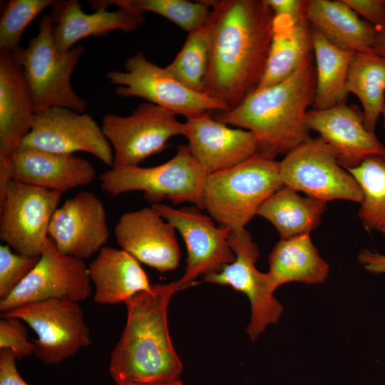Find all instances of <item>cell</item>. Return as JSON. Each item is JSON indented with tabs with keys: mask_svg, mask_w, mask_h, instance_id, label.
Here are the masks:
<instances>
[{
	"mask_svg": "<svg viewBox=\"0 0 385 385\" xmlns=\"http://www.w3.org/2000/svg\"><path fill=\"white\" fill-rule=\"evenodd\" d=\"M273 21L265 0L212 1L204 93L231 109L257 88L269 55Z\"/></svg>",
	"mask_w": 385,
	"mask_h": 385,
	"instance_id": "obj_1",
	"label": "cell"
},
{
	"mask_svg": "<svg viewBox=\"0 0 385 385\" xmlns=\"http://www.w3.org/2000/svg\"><path fill=\"white\" fill-rule=\"evenodd\" d=\"M178 291L177 281L158 283L125 302V325L109 363L111 376L117 385L178 379L183 365L168 324V305Z\"/></svg>",
	"mask_w": 385,
	"mask_h": 385,
	"instance_id": "obj_2",
	"label": "cell"
},
{
	"mask_svg": "<svg viewBox=\"0 0 385 385\" xmlns=\"http://www.w3.org/2000/svg\"><path fill=\"white\" fill-rule=\"evenodd\" d=\"M316 72L313 53L286 79L256 88L237 106L215 118L252 132L258 153L275 158L286 155L309 138L307 108L314 103Z\"/></svg>",
	"mask_w": 385,
	"mask_h": 385,
	"instance_id": "obj_3",
	"label": "cell"
},
{
	"mask_svg": "<svg viewBox=\"0 0 385 385\" xmlns=\"http://www.w3.org/2000/svg\"><path fill=\"white\" fill-rule=\"evenodd\" d=\"M283 186L279 162L257 153L238 165L205 176L203 210L220 226L244 228Z\"/></svg>",
	"mask_w": 385,
	"mask_h": 385,
	"instance_id": "obj_4",
	"label": "cell"
},
{
	"mask_svg": "<svg viewBox=\"0 0 385 385\" xmlns=\"http://www.w3.org/2000/svg\"><path fill=\"white\" fill-rule=\"evenodd\" d=\"M53 30L52 16H43L39 21L38 34L30 40L28 46H19L11 53L22 69L36 113L52 107L84 113L87 102L71 86V76L84 53V47L79 44L65 53L58 51Z\"/></svg>",
	"mask_w": 385,
	"mask_h": 385,
	"instance_id": "obj_5",
	"label": "cell"
},
{
	"mask_svg": "<svg viewBox=\"0 0 385 385\" xmlns=\"http://www.w3.org/2000/svg\"><path fill=\"white\" fill-rule=\"evenodd\" d=\"M206 174L190 153L180 145L168 161L153 167L111 168L101 177V189L110 197L141 191L152 205L168 200L173 204L189 202L203 210L202 191Z\"/></svg>",
	"mask_w": 385,
	"mask_h": 385,
	"instance_id": "obj_6",
	"label": "cell"
},
{
	"mask_svg": "<svg viewBox=\"0 0 385 385\" xmlns=\"http://www.w3.org/2000/svg\"><path fill=\"white\" fill-rule=\"evenodd\" d=\"M279 164L284 186L326 202L342 200L360 204L362 201L360 186L321 137L308 138L286 154Z\"/></svg>",
	"mask_w": 385,
	"mask_h": 385,
	"instance_id": "obj_7",
	"label": "cell"
},
{
	"mask_svg": "<svg viewBox=\"0 0 385 385\" xmlns=\"http://www.w3.org/2000/svg\"><path fill=\"white\" fill-rule=\"evenodd\" d=\"M101 127L113 151L111 168L139 165L163 151L172 137L184 135L185 129L173 111L149 102L127 116L105 115Z\"/></svg>",
	"mask_w": 385,
	"mask_h": 385,
	"instance_id": "obj_8",
	"label": "cell"
},
{
	"mask_svg": "<svg viewBox=\"0 0 385 385\" xmlns=\"http://www.w3.org/2000/svg\"><path fill=\"white\" fill-rule=\"evenodd\" d=\"M125 68L106 74L110 83L117 86L115 93L119 96L141 98L185 118L230 110L205 93L188 88L141 51L126 60Z\"/></svg>",
	"mask_w": 385,
	"mask_h": 385,
	"instance_id": "obj_9",
	"label": "cell"
},
{
	"mask_svg": "<svg viewBox=\"0 0 385 385\" xmlns=\"http://www.w3.org/2000/svg\"><path fill=\"white\" fill-rule=\"evenodd\" d=\"M61 196L11 180L0 197V239L17 254L40 257Z\"/></svg>",
	"mask_w": 385,
	"mask_h": 385,
	"instance_id": "obj_10",
	"label": "cell"
},
{
	"mask_svg": "<svg viewBox=\"0 0 385 385\" xmlns=\"http://www.w3.org/2000/svg\"><path fill=\"white\" fill-rule=\"evenodd\" d=\"M26 323L36 334L34 354L45 365H56L92 343L90 329L78 302L49 299L1 314Z\"/></svg>",
	"mask_w": 385,
	"mask_h": 385,
	"instance_id": "obj_11",
	"label": "cell"
},
{
	"mask_svg": "<svg viewBox=\"0 0 385 385\" xmlns=\"http://www.w3.org/2000/svg\"><path fill=\"white\" fill-rule=\"evenodd\" d=\"M228 240L235 260L220 271L205 275L202 281L230 286L248 297L251 317L247 333L255 341L269 324L278 322L283 307L274 296L267 272L256 267L260 251L250 232L245 227L230 230Z\"/></svg>",
	"mask_w": 385,
	"mask_h": 385,
	"instance_id": "obj_12",
	"label": "cell"
},
{
	"mask_svg": "<svg viewBox=\"0 0 385 385\" xmlns=\"http://www.w3.org/2000/svg\"><path fill=\"white\" fill-rule=\"evenodd\" d=\"M91 284L84 260L61 253L48 238L36 265L6 298L0 300L1 314L49 299L79 303L91 297Z\"/></svg>",
	"mask_w": 385,
	"mask_h": 385,
	"instance_id": "obj_13",
	"label": "cell"
},
{
	"mask_svg": "<svg viewBox=\"0 0 385 385\" xmlns=\"http://www.w3.org/2000/svg\"><path fill=\"white\" fill-rule=\"evenodd\" d=\"M151 207L180 232L186 246L185 271L177 281L179 291L194 284L200 276L217 272L235 260L228 240L230 229L217 225L197 207L175 209L162 203Z\"/></svg>",
	"mask_w": 385,
	"mask_h": 385,
	"instance_id": "obj_14",
	"label": "cell"
},
{
	"mask_svg": "<svg viewBox=\"0 0 385 385\" xmlns=\"http://www.w3.org/2000/svg\"><path fill=\"white\" fill-rule=\"evenodd\" d=\"M19 147L61 154L82 151L111 168L113 163V151L102 127L91 115L65 107L36 113L31 130Z\"/></svg>",
	"mask_w": 385,
	"mask_h": 385,
	"instance_id": "obj_15",
	"label": "cell"
},
{
	"mask_svg": "<svg viewBox=\"0 0 385 385\" xmlns=\"http://www.w3.org/2000/svg\"><path fill=\"white\" fill-rule=\"evenodd\" d=\"M48 237L62 254L84 260L99 252L109 239L106 210L91 191H80L53 213Z\"/></svg>",
	"mask_w": 385,
	"mask_h": 385,
	"instance_id": "obj_16",
	"label": "cell"
},
{
	"mask_svg": "<svg viewBox=\"0 0 385 385\" xmlns=\"http://www.w3.org/2000/svg\"><path fill=\"white\" fill-rule=\"evenodd\" d=\"M36 113L22 69L11 52L0 51V190L11 178V160L32 129Z\"/></svg>",
	"mask_w": 385,
	"mask_h": 385,
	"instance_id": "obj_17",
	"label": "cell"
},
{
	"mask_svg": "<svg viewBox=\"0 0 385 385\" xmlns=\"http://www.w3.org/2000/svg\"><path fill=\"white\" fill-rule=\"evenodd\" d=\"M175 231L152 207L123 214L114 228L121 249L160 272L172 271L179 265Z\"/></svg>",
	"mask_w": 385,
	"mask_h": 385,
	"instance_id": "obj_18",
	"label": "cell"
},
{
	"mask_svg": "<svg viewBox=\"0 0 385 385\" xmlns=\"http://www.w3.org/2000/svg\"><path fill=\"white\" fill-rule=\"evenodd\" d=\"M185 125L188 148L206 175L238 165L258 153L252 132L230 128L209 113L188 117Z\"/></svg>",
	"mask_w": 385,
	"mask_h": 385,
	"instance_id": "obj_19",
	"label": "cell"
},
{
	"mask_svg": "<svg viewBox=\"0 0 385 385\" xmlns=\"http://www.w3.org/2000/svg\"><path fill=\"white\" fill-rule=\"evenodd\" d=\"M308 130L317 132L334 150L339 164L349 170L366 158L385 155V146L364 123L363 113L345 103L323 110L308 111Z\"/></svg>",
	"mask_w": 385,
	"mask_h": 385,
	"instance_id": "obj_20",
	"label": "cell"
},
{
	"mask_svg": "<svg viewBox=\"0 0 385 385\" xmlns=\"http://www.w3.org/2000/svg\"><path fill=\"white\" fill-rule=\"evenodd\" d=\"M96 175L90 161L73 154L18 147L11 160V180L61 194L91 184Z\"/></svg>",
	"mask_w": 385,
	"mask_h": 385,
	"instance_id": "obj_21",
	"label": "cell"
},
{
	"mask_svg": "<svg viewBox=\"0 0 385 385\" xmlns=\"http://www.w3.org/2000/svg\"><path fill=\"white\" fill-rule=\"evenodd\" d=\"M51 15L53 23V38L58 51L65 53L81 39L89 36H101L118 30L130 32L141 25L143 15L133 14L125 9L108 11L98 8L91 14L86 13L76 0L56 1Z\"/></svg>",
	"mask_w": 385,
	"mask_h": 385,
	"instance_id": "obj_22",
	"label": "cell"
},
{
	"mask_svg": "<svg viewBox=\"0 0 385 385\" xmlns=\"http://www.w3.org/2000/svg\"><path fill=\"white\" fill-rule=\"evenodd\" d=\"M88 270L93 300L99 304L125 303L152 287L139 262L123 249L104 246Z\"/></svg>",
	"mask_w": 385,
	"mask_h": 385,
	"instance_id": "obj_23",
	"label": "cell"
},
{
	"mask_svg": "<svg viewBox=\"0 0 385 385\" xmlns=\"http://www.w3.org/2000/svg\"><path fill=\"white\" fill-rule=\"evenodd\" d=\"M305 15L312 29L334 46L351 52L372 50L379 29L344 0L307 1Z\"/></svg>",
	"mask_w": 385,
	"mask_h": 385,
	"instance_id": "obj_24",
	"label": "cell"
},
{
	"mask_svg": "<svg viewBox=\"0 0 385 385\" xmlns=\"http://www.w3.org/2000/svg\"><path fill=\"white\" fill-rule=\"evenodd\" d=\"M312 35L313 30L306 16L297 20L274 16L269 55L257 88L273 86L289 77L312 53Z\"/></svg>",
	"mask_w": 385,
	"mask_h": 385,
	"instance_id": "obj_25",
	"label": "cell"
},
{
	"mask_svg": "<svg viewBox=\"0 0 385 385\" xmlns=\"http://www.w3.org/2000/svg\"><path fill=\"white\" fill-rule=\"evenodd\" d=\"M269 264L267 274L274 291L292 282L307 284L322 283L329 269L312 243L310 234L280 239L269 255Z\"/></svg>",
	"mask_w": 385,
	"mask_h": 385,
	"instance_id": "obj_26",
	"label": "cell"
},
{
	"mask_svg": "<svg viewBox=\"0 0 385 385\" xmlns=\"http://www.w3.org/2000/svg\"><path fill=\"white\" fill-rule=\"evenodd\" d=\"M326 209V202L301 196L284 185L261 205L257 215L274 226L280 239H287L310 234L320 224Z\"/></svg>",
	"mask_w": 385,
	"mask_h": 385,
	"instance_id": "obj_27",
	"label": "cell"
},
{
	"mask_svg": "<svg viewBox=\"0 0 385 385\" xmlns=\"http://www.w3.org/2000/svg\"><path fill=\"white\" fill-rule=\"evenodd\" d=\"M346 90L360 101L364 125L375 133L385 105V57L372 51L354 52L349 66Z\"/></svg>",
	"mask_w": 385,
	"mask_h": 385,
	"instance_id": "obj_28",
	"label": "cell"
},
{
	"mask_svg": "<svg viewBox=\"0 0 385 385\" xmlns=\"http://www.w3.org/2000/svg\"><path fill=\"white\" fill-rule=\"evenodd\" d=\"M312 37L316 72L314 108L323 110L345 103L349 66L354 52L334 46L314 30Z\"/></svg>",
	"mask_w": 385,
	"mask_h": 385,
	"instance_id": "obj_29",
	"label": "cell"
},
{
	"mask_svg": "<svg viewBox=\"0 0 385 385\" xmlns=\"http://www.w3.org/2000/svg\"><path fill=\"white\" fill-rule=\"evenodd\" d=\"M92 6L107 9L115 5L135 14L151 12L162 16L188 34L205 25L212 9V1L187 0H115L90 1Z\"/></svg>",
	"mask_w": 385,
	"mask_h": 385,
	"instance_id": "obj_30",
	"label": "cell"
},
{
	"mask_svg": "<svg viewBox=\"0 0 385 385\" xmlns=\"http://www.w3.org/2000/svg\"><path fill=\"white\" fill-rule=\"evenodd\" d=\"M360 186L359 217L364 228L385 236V155H374L347 170Z\"/></svg>",
	"mask_w": 385,
	"mask_h": 385,
	"instance_id": "obj_31",
	"label": "cell"
},
{
	"mask_svg": "<svg viewBox=\"0 0 385 385\" xmlns=\"http://www.w3.org/2000/svg\"><path fill=\"white\" fill-rule=\"evenodd\" d=\"M210 32L207 23L188 34L183 47L166 70L188 88L204 93L210 58Z\"/></svg>",
	"mask_w": 385,
	"mask_h": 385,
	"instance_id": "obj_32",
	"label": "cell"
},
{
	"mask_svg": "<svg viewBox=\"0 0 385 385\" xmlns=\"http://www.w3.org/2000/svg\"><path fill=\"white\" fill-rule=\"evenodd\" d=\"M53 0H11L0 19V51L12 52L20 46L29 24Z\"/></svg>",
	"mask_w": 385,
	"mask_h": 385,
	"instance_id": "obj_33",
	"label": "cell"
},
{
	"mask_svg": "<svg viewBox=\"0 0 385 385\" xmlns=\"http://www.w3.org/2000/svg\"><path fill=\"white\" fill-rule=\"evenodd\" d=\"M6 244L0 245V300L6 298L26 278L40 257H28L13 252Z\"/></svg>",
	"mask_w": 385,
	"mask_h": 385,
	"instance_id": "obj_34",
	"label": "cell"
},
{
	"mask_svg": "<svg viewBox=\"0 0 385 385\" xmlns=\"http://www.w3.org/2000/svg\"><path fill=\"white\" fill-rule=\"evenodd\" d=\"M11 350L17 360L34 354V344L28 338L23 321L17 317L1 316L0 349Z\"/></svg>",
	"mask_w": 385,
	"mask_h": 385,
	"instance_id": "obj_35",
	"label": "cell"
},
{
	"mask_svg": "<svg viewBox=\"0 0 385 385\" xmlns=\"http://www.w3.org/2000/svg\"><path fill=\"white\" fill-rule=\"evenodd\" d=\"M357 14L378 29L385 27V1L344 0Z\"/></svg>",
	"mask_w": 385,
	"mask_h": 385,
	"instance_id": "obj_36",
	"label": "cell"
},
{
	"mask_svg": "<svg viewBox=\"0 0 385 385\" xmlns=\"http://www.w3.org/2000/svg\"><path fill=\"white\" fill-rule=\"evenodd\" d=\"M16 360L11 350L0 349V385H29L18 371Z\"/></svg>",
	"mask_w": 385,
	"mask_h": 385,
	"instance_id": "obj_37",
	"label": "cell"
},
{
	"mask_svg": "<svg viewBox=\"0 0 385 385\" xmlns=\"http://www.w3.org/2000/svg\"><path fill=\"white\" fill-rule=\"evenodd\" d=\"M274 16H284L292 20L305 16L307 1L265 0Z\"/></svg>",
	"mask_w": 385,
	"mask_h": 385,
	"instance_id": "obj_38",
	"label": "cell"
},
{
	"mask_svg": "<svg viewBox=\"0 0 385 385\" xmlns=\"http://www.w3.org/2000/svg\"><path fill=\"white\" fill-rule=\"evenodd\" d=\"M358 261L366 271L385 274V255L364 249L358 255Z\"/></svg>",
	"mask_w": 385,
	"mask_h": 385,
	"instance_id": "obj_39",
	"label": "cell"
},
{
	"mask_svg": "<svg viewBox=\"0 0 385 385\" xmlns=\"http://www.w3.org/2000/svg\"><path fill=\"white\" fill-rule=\"evenodd\" d=\"M372 51L385 57V29H379L376 41L372 48Z\"/></svg>",
	"mask_w": 385,
	"mask_h": 385,
	"instance_id": "obj_40",
	"label": "cell"
},
{
	"mask_svg": "<svg viewBox=\"0 0 385 385\" xmlns=\"http://www.w3.org/2000/svg\"><path fill=\"white\" fill-rule=\"evenodd\" d=\"M121 385H183V384L178 379L172 381L150 383L126 382Z\"/></svg>",
	"mask_w": 385,
	"mask_h": 385,
	"instance_id": "obj_41",
	"label": "cell"
},
{
	"mask_svg": "<svg viewBox=\"0 0 385 385\" xmlns=\"http://www.w3.org/2000/svg\"><path fill=\"white\" fill-rule=\"evenodd\" d=\"M381 115H383V118H384V130H385V105H384V107Z\"/></svg>",
	"mask_w": 385,
	"mask_h": 385,
	"instance_id": "obj_42",
	"label": "cell"
},
{
	"mask_svg": "<svg viewBox=\"0 0 385 385\" xmlns=\"http://www.w3.org/2000/svg\"><path fill=\"white\" fill-rule=\"evenodd\" d=\"M385 1V0H384ZM385 29V27L384 28Z\"/></svg>",
	"mask_w": 385,
	"mask_h": 385,
	"instance_id": "obj_43",
	"label": "cell"
}]
</instances>
